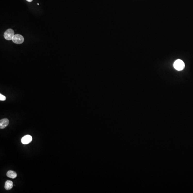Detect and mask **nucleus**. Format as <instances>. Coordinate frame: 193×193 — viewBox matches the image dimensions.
Here are the masks:
<instances>
[{
	"instance_id": "1",
	"label": "nucleus",
	"mask_w": 193,
	"mask_h": 193,
	"mask_svg": "<svg viewBox=\"0 0 193 193\" xmlns=\"http://www.w3.org/2000/svg\"><path fill=\"white\" fill-rule=\"evenodd\" d=\"M185 65L184 63L180 59L176 60L173 64L174 68L177 71H182L184 68Z\"/></svg>"
},
{
	"instance_id": "2",
	"label": "nucleus",
	"mask_w": 193,
	"mask_h": 193,
	"mask_svg": "<svg viewBox=\"0 0 193 193\" xmlns=\"http://www.w3.org/2000/svg\"><path fill=\"white\" fill-rule=\"evenodd\" d=\"M14 35V31L12 29H9L5 31L4 33V37L8 40H12Z\"/></svg>"
},
{
	"instance_id": "3",
	"label": "nucleus",
	"mask_w": 193,
	"mask_h": 193,
	"mask_svg": "<svg viewBox=\"0 0 193 193\" xmlns=\"http://www.w3.org/2000/svg\"><path fill=\"white\" fill-rule=\"evenodd\" d=\"M12 40L13 43L16 44H21L24 41L23 37L21 35L16 34L14 35L12 39Z\"/></svg>"
},
{
	"instance_id": "4",
	"label": "nucleus",
	"mask_w": 193,
	"mask_h": 193,
	"mask_svg": "<svg viewBox=\"0 0 193 193\" xmlns=\"http://www.w3.org/2000/svg\"><path fill=\"white\" fill-rule=\"evenodd\" d=\"M32 137L30 135H26L21 139V142L23 144H27L32 141Z\"/></svg>"
},
{
	"instance_id": "5",
	"label": "nucleus",
	"mask_w": 193,
	"mask_h": 193,
	"mask_svg": "<svg viewBox=\"0 0 193 193\" xmlns=\"http://www.w3.org/2000/svg\"><path fill=\"white\" fill-rule=\"evenodd\" d=\"M9 121L7 118H4L0 121V128L3 129L6 128L9 124Z\"/></svg>"
},
{
	"instance_id": "6",
	"label": "nucleus",
	"mask_w": 193,
	"mask_h": 193,
	"mask_svg": "<svg viewBox=\"0 0 193 193\" xmlns=\"http://www.w3.org/2000/svg\"><path fill=\"white\" fill-rule=\"evenodd\" d=\"M13 186V182L12 181L10 180H7L5 183V189L7 190H11Z\"/></svg>"
},
{
	"instance_id": "7",
	"label": "nucleus",
	"mask_w": 193,
	"mask_h": 193,
	"mask_svg": "<svg viewBox=\"0 0 193 193\" xmlns=\"http://www.w3.org/2000/svg\"><path fill=\"white\" fill-rule=\"evenodd\" d=\"M7 176L9 178L14 179L17 177V173L15 172L12 171H9L7 172Z\"/></svg>"
},
{
	"instance_id": "8",
	"label": "nucleus",
	"mask_w": 193,
	"mask_h": 193,
	"mask_svg": "<svg viewBox=\"0 0 193 193\" xmlns=\"http://www.w3.org/2000/svg\"><path fill=\"white\" fill-rule=\"evenodd\" d=\"M6 100V96L1 94H0V100L1 101H4Z\"/></svg>"
},
{
	"instance_id": "9",
	"label": "nucleus",
	"mask_w": 193,
	"mask_h": 193,
	"mask_svg": "<svg viewBox=\"0 0 193 193\" xmlns=\"http://www.w3.org/2000/svg\"><path fill=\"white\" fill-rule=\"evenodd\" d=\"M26 0L28 1V2H31L33 1V0Z\"/></svg>"
}]
</instances>
